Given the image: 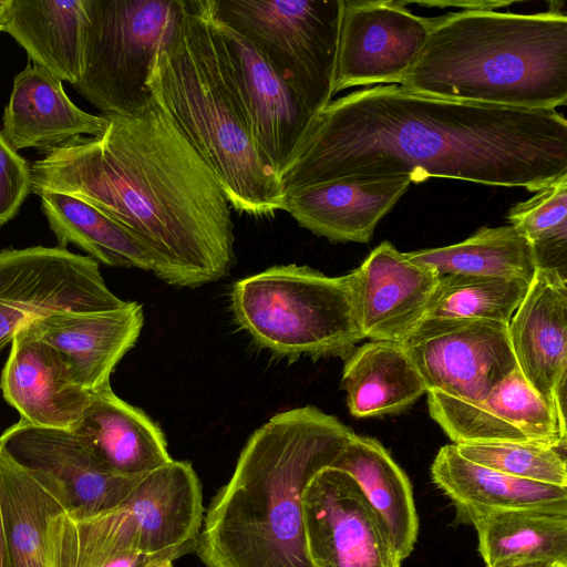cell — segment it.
Instances as JSON below:
<instances>
[{
    "instance_id": "ffe728a7",
    "label": "cell",
    "mask_w": 567,
    "mask_h": 567,
    "mask_svg": "<svg viewBox=\"0 0 567 567\" xmlns=\"http://www.w3.org/2000/svg\"><path fill=\"white\" fill-rule=\"evenodd\" d=\"M0 389L20 420L50 429L72 430L91 398L74 383L60 353L28 326L11 341Z\"/></svg>"
},
{
    "instance_id": "cb8c5ba5",
    "label": "cell",
    "mask_w": 567,
    "mask_h": 567,
    "mask_svg": "<svg viewBox=\"0 0 567 567\" xmlns=\"http://www.w3.org/2000/svg\"><path fill=\"white\" fill-rule=\"evenodd\" d=\"M456 519L475 528L485 566L501 560L567 564V504L472 511Z\"/></svg>"
},
{
    "instance_id": "ba28073f",
    "label": "cell",
    "mask_w": 567,
    "mask_h": 567,
    "mask_svg": "<svg viewBox=\"0 0 567 567\" xmlns=\"http://www.w3.org/2000/svg\"><path fill=\"white\" fill-rule=\"evenodd\" d=\"M185 0H83L82 74L75 87L105 116H134L153 102L147 78Z\"/></svg>"
},
{
    "instance_id": "d6a6232c",
    "label": "cell",
    "mask_w": 567,
    "mask_h": 567,
    "mask_svg": "<svg viewBox=\"0 0 567 567\" xmlns=\"http://www.w3.org/2000/svg\"><path fill=\"white\" fill-rule=\"evenodd\" d=\"M506 218L532 245L537 268H554L566 275L567 175L512 206Z\"/></svg>"
},
{
    "instance_id": "44dd1931",
    "label": "cell",
    "mask_w": 567,
    "mask_h": 567,
    "mask_svg": "<svg viewBox=\"0 0 567 567\" xmlns=\"http://www.w3.org/2000/svg\"><path fill=\"white\" fill-rule=\"evenodd\" d=\"M411 185L406 177L339 179L287 194L284 210L332 243H369Z\"/></svg>"
},
{
    "instance_id": "d4e9b609",
    "label": "cell",
    "mask_w": 567,
    "mask_h": 567,
    "mask_svg": "<svg viewBox=\"0 0 567 567\" xmlns=\"http://www.w3.org/2000/svg\"><path fill=\"white\" fill-rule=\"evenodd\" d=\"M344 359L341 386L355 417L401 412L427 393L404 343L371 340Z\"/></svg>"
},
{
    "instance_id": "8d00e7d4",
    "label": "cell",
    "mask_w": 567,
    "mask_h": 567,
    "mask_svg": "<svg viewBox=\"0 0 567 567\" xmlns=\"http://www.w3.org/2000/svg\"><path fill=\"white\" fill-rule=\"evenodd\" d=\"M550 565L543 560H501L485 567H550Z\"/></svg>"
},
{
    "instance_id": "8fae6325",
    "label": "cell",
    "mask_w": 567,
    "mask_h": 567,
    "mask_svg": "<svg viewBox=\"0 0 567 567\" xmlns=\"http://www.w3.org/2000/svg\"><path fill=\"white\" fill-rule=\"evenodd\" d=\"M301 507L312 567H401L388 527L344 471L327 466L317 472Z\"/></svg>"
},
{
    "instance_id": "f35d334b",
    "label": "cell",
    "mask_w": 567,
    "mask_h": 567,
    "mask_svg": "<svg viewBox=\"0 0 567 567\" xmlns=\"http://www.w3.org/2000/svg\"><path fill=\"white\" fill-rule=\"evenodd\" d=\"M12 0H0V31H4L9 21Z\"/></svg>"
},
{
    "instance_id": "7c38bea8",
    "label": "cell",
    "mask_w": 567,
    "mask_h": 567,
    "mask_svg": "<svg viewBox=\"0 0 567 567\" xmlns=\"http://www.w3.org/2000/svg\"><path fill=\"white\" fill-rule=\"evenodd\" d=\"M404 346L427 392L478 401L517 368L506 323L424 320Z\"/></svg>"
},
{
    "instance_id": "4316f807",
    "label": "cell",
    "mask_w": 567,
    "mask_h": 567,
    "mask_svg": "<svg viewBox=\"0 0 567 567\" xmlns=\"http://www.w3.org/2000/svg\"><path fill=\"white\" fill-rule=\"evenodd\" d=\"M83 0H12L8 32L30 60L76 85L82 74Z\"/></svg>"
},
{
    "instance_id": "1f68e13d",
    "label": "cell",
    "mask_w": 567,
    "mask_h": 567,
    "mask_svg": "<svg viewBox=\"0 0 567 567\" xmlns=\"http://www.w3.org/2000/svg\"><path fill=\"white\" fill-rule=\"evenodd\" d=\"M528 286L522 279L441 276L424 320H491L508 324Z\"/></svg>"
},
{
    "instance_id": "277c9868",
    "label": "cell",
    "mask_w": 567,
    "mask_h": 567,
    "mask_svg": "<svg viewBox=\"0 0 567 567\" xmlns=\"http://www.w3.org/2000/svg\"><path fill=\"white\" fill-rule=\"evenodd\" d=\"M147 87L212 169L231 207L257 217L284 210L279 177L252 136L212 0H185L169 40L155 55Z\"/></svg>"
},
{
    "instance_id": "484cf974",
    "label": "cell",
    "mask_w": 567,
    "mask_h": 567,
    "mask_svg": "<svg viewBox=\"0 0 567 567\" xmlns=\"http://www.w3.org/2000/svg\"><path fill=\"white\" fill-rule=\"evenodd\" d=\"M332 467L348 473L388 527L402 560L414 549L419 516L411 482L375 439L355 434Z\"/></svg>"
},
{
    "instance_id": "b9f144b4",
    "label": "cell",
    "mask_w": 567,
    "mask_h": 567,
    "mask_svg": "<svg viewBox=\"0 0 567 567\" xmlns=\"http://www.w3.org/2000/svg\"><path fill=\"white\" fill-rule=\"evenodd\" d=\"M162 567H174V566H173V563H172V561H168V563H166L165 565H163Z\"/></svg>"
},
{
    "instance_id": "4fadbf2b",
    "label": "cell",
    "mask_w": 567,
    "mask_h": 567,
    "mask_svg": "<svg viewBox=\"0 0 567 567\" xmlns=\"http://www.w3.org/2000/svg\"><path fill=\"white\" fill-rule=\"evenodd\" d=\"M432 25L403 1L340 0L332 96L353 86L400 85Z\"/></svg>"
},
{
    "instance_id": "f1b7e54d",
    "label": "cell",
    "mask_w": 567,
    "mask_h": 567,
    "mask_svg": "<svg viewBox=\"0 0 567 567\" xmlns=\"http://www.w3.org/2000/svg\"><path fill=\"white\" fill-rule=\"evenodd\" d=\"M66 512L58 488L0 450V512L10 567H49L47 525Z\"/></svg>"
},
{
    "instance_id": "ac0fdd59",
    "label": "cell",
    "mask_w": 567,
    "mask_h": 567,
    "mask_svg": "<svg viewBox=\"0 0 567 567\" xmlns=\"http://www.w3.org/2000/svg\"><path fill=\"white\" fill-rule=\"evenodd\" d=\"M215 20L226 44L255 142L268 165L280 177L315 115L257 48Z\"/></svg>"
},
{
    "instance_id": "3957f363",
    "label": "cell",
    "mask_w": 567,
    "mask_h": 567,
    "mask_svg": "<svg viewBox=\"0 0 567 567\" xmlns=\"http://www.w3.org/2000/svg\"><path fill=\"white\" fill-rule=\"evenodd\" d=\"M355 433L312 405L284 411L256 430L210 502L195 553L206 567H312L301 497Z\"/></svg>"
},
{
    "instance_id": "6da1fadb",
    "label": "cell",
    "mask_w": 567,
    "mask_h": 567,
    "mask_svg": "<svg viewBox=\"0 0 567 567\" xmlns=\"http://www.w3.org/2000/svg\"><path fill=\"white\" fill-rule=\"evenodd\" d=\"M567 175L556 110L451 101L377 85L317 113L279 181L284 193L339 179L452 178L537 192Z\"/></svg>"
},
{
    "instance_id": "5b68a950",
    "label": "cell",
    "mask_w": 567,
    "mask_h": 567,
    "mask_svg": "<svg viewBox=\"0 0 567 567\" xmlns=\"http://www.w3.org/2000/svg\"><path fill=\"white\" fill-rule=\"evenodd\" d=\"M400 86L414 94L498 106L567 103V16L471 9L433 20Z\"/></svg>"
},
{
    "instance_id": "8992f818",
    "label": "cell",
    "mask_w": 567,
    "mask_h": 567,
    "mask_svg": "<svg viewBox=\"0 0 567 567\" xmlns=\"http://www.w3.org/2000/svg\"><path fill=\"white\" fill-rule=\"evenodd\" d=\"M199 478L190 463L171 460L142 476L120 506L85 518L65 511L47 525L49 567H102L137 554L174 561L195 551L203 525Z\"/></svg>"
},
{
    "instance_id": "d590c367",
    "label": "cell",
    "mask_w": 567,
    "mask_h": 567,
    "mask_svg": "<svg viewBox=\"0 0 567 567\" xmlns=\"http://www.w3.org/2000/svg\"><path fill=\"white\" fill-rule=\"evenodd\" d=\"M145 556L137 554L121 555L104 564L102 567H136Z\"/></svg>"
},
{
    "instance_id": "5bb4252c",
    "label": "cell",
    "mask_w": 567,
    "mask_h": 567,
    "mask_svg": "<svg viewBox=\"0 0 567 567\" xmlns=\"http://www.w3.org/2000/svg\"><path fill=\"white\" fill-rule=\"evenodd\" d=\"M0 450L23 468L55 486L66 514L85 518L124 503L142 476L102 466L71 430L31 425L22 420L0 435Z\"/></svg>"
},
{
    "instance_id": "e0dca14e",
    "label": "cell",
    "mask_w": 567,
    "mask_h": 567,
    "mask_svg": "<svg viewBox=\"0 0 567 567\" xmlns=\"http://www.w3.org/2000/svg\"><path fill=\"white\" fill-rule=\"evenodd\" d=\"M350 274L363 339L399 343L423 322L440 280L390 241L377 246Z\"/></svg>"
},
{
    "instance_id": "836d02e7",
    "label": "cell",
    "mask_w": 567,
    "mask_h": 567,
    "mask_svg": "<svg viewBox=\"0 0 567 567\" xmlns=\"http://www.w3.org/2000/svg\"><path fill=\"white\" fill-rule=\"evenodd\" d=\"M455 446L464 458L505 475L567 487L566 450L533 443L509 442Z\"/></svg>"
},
{
    "instance_id": "9a60e30c",
    "label": "cell",
    "mask_w": 567,
    "mask_h": 567,
    "mask_svg": "<svg viewBox=\"0 0 567 567\" xmlns=\"http://www.w3.org/2000/svg\"><path fill=\"white\" fill-rule=\"evenodd\" d=\"M431 417L453 444L533 443L566 450V422L518 368L478 401L427 392Z\"/></svg>"
},
{
    "instance_id": "7402d4cb",
    "label": "cell",
    "mask_w": 567,
    "mask_h": 567,
    "mask_svg": "<svg viewBox=\"0 0 567 567\" xmlns=\"http://www.w3.org/2000/svg\"><path fill=\"white\" fill-rule=\"evenodd\" d=\"M71 431L102 466L115 474L142 476L172 460L158 425L115 395L111 386L91 392Z\"/></svg>"
},
{
    "instance_id": "60d3db41",
    "label": "cell",
    "mask_w": 567,
    "mask_h": 567,
    "mask_svg": "<svg viewBox=\"0 0 567 567\" xmlns=\"http://www.w3.org/2000/svg\"><path fill=\"white\" fill-rule=\"evenodd\" d=\"M550 567H567V564L565 563H554L550 565Z\"/></svg>"
},
{
    "instance_id": "2e32d148",
    "label": "cell",
    "mask_w": 567,
    "mask_h": 567,
    "mask_svg": "<svg viewBox=\"0 0 567 567\" xmlns=\"http://www.w3.org/2000/svg\"><path fill=\"white\" fill-rule=\"evenodd\" d=\"M507 328L517 368L566 422V275L554 268H537Z\"/></svg>"
},
{
    "instance_id": "74e56055",
    "label": "cell",
    "mask_w": 567,
    "mask_h": 567,
    "mask_svg": "<svg viewBox=\"0 0 567 567\" xmlns=\"http://www.w3.org/2000/svg\"><path fill=\"white\" fill-rule=\"evenodd\" d=\"M0 567H10L9 553L0 512Z\"/></svg>"
},
{
    "instance_id": "7a4b0ae2",
    "label": "cell",
    "mask_w": 567,
    "mask_h": 567,
    "mask_svg": "<svg viewBox=\"0 0 567 567\" xmlns=\"http://www.w3.org/2000/svg\"><path fill=\"white\" fill-rule=\"evenodd\" d=\"M97 136L48 150L31 192L79 197L120 224L168 285L195 288L235 262L230 204L212 169L154 101L134 116H107Z\"/></svg>"
},
{
    "instance_id": "d6986e66",
    "label": "cell",
    "mask_w": 567,
    "mask_h": 567,
    "mask_svg": "<svg viewBox=\"0 0 567 567\" xmlns=\"http://www.w3.org/2000/svg\"><path fill=\"white\" fill-rule=\"evenodd\" d=\"M143 323L142 305L126 301L105 311L52 313L28 327L60 353L76 385L95 392L111 386L114 368L136 343Z\"/></svg>"
},
{
    "instance_id": "ab89813d",
    "label": "cell",
    "mask_w": 567,
    "mask_h": 567,
    "mask_svg": "<svg viewBox=\"0 0 567 567\" xmlns=\"http://www.w3.org/2000/svg\"><path fill=\"white\" fill-rule=\"evenodd\" d=\"M168 561L155 557L145 556L144 559L136 567H162Z\"/></svg>"
},
{
    "instance_id": "52a82bcc",
    "label": "cell",
    "mask_w": 567,
    "mask_h": 567,
    "mask_svg": "<svg viewBox=\"0 0 567 567\" xmlns=\"http://www.w3.org/2000/svg\"><path fill=\"white\" fill-rule=\"evenodd\" d=\"M230 300L238 324L279 357L344 358L363 339L350 272L274 266L237 281Z\"/></svg>"
},
{
    "instance_id": "9c48e42d",
    "label": "cell",
    "mask_w": 567,
    "mask_h": 567,
    "mask_svg": "<svg viewBox=\"0 0 567 567\" xmlns=\"http://www.w3.org/2000/svg\"><path fill=\"white\" fill-rule=\"evenodd\" d=\"M212 9L261 52L312 115L332 101L340 0H212Z\"/></svg>"
},
{
    "instance_id": "83f0119b",
    "label": "cell",
    "mask_w": 567,
    "mask_h": 567,
    "mask_svg": "<svg viewBox=\"0 0 567 567\" xmlns=\"http://www.w3.org/2000/svg\"><path fill=\"white\" fill-rule=\"evenodd\" d=\"M431 478L452 502L456 517L481 509L567 504V487L512 477L464 458L454 444L434 457Z\"/></svg>"
},
{
    "instance_id": "f546056e",
    "label": "cell",
    "mask_w": 567,
    "mask_h": 567,
    "mask_svg": "<svg viewBox=\"0 0 567 567\" xmlns=\"http://www.w3.org/2000/svg\"><path fill=\"white\" fill-rule=\"evenodd\" d=\"M38 195L61 247L72 244L107 266L154 271L147 251L120 224L90 203L58 192Z\"/></svg>"
},
{
    "instance_id": "30bf717a",
    "label": "cell",
    "mask_w": 567,
    "mask_h": 567,
    "mask_svg": "<svg viewBox=\"0 0 567 567\" xmlns=\"http://www.w3.org/2000/svg\"><path fill=\"white\" fill-rule=\"evenodd\" d=\"M125 302L107 288L90 256L61 246L0 251V352L41 317L112 310Z\"/></svg>"
},
{
    "instance_id": "603a6c76",
    "label": "cell",
    "mask_w": 567,
    "mask_h": 567,
    "mask_svg": "<svg viewBox=\"0 0 567 567\" xmlns=\"http://www.w3.org/2000/svg\"><path fill=\"white\" fill-rule=\"evenodd\" d=\"M2 122L3 136L18 151L50 150L82 134L97 136L109 118L81 110L66 95L61 80L39 65L28 64L14 78Z\"/></svg>"
},
{
    "instance_id": "4dcf8cb0",
    "label": "cell",
    "mask_w": 567,
    "mask_h": 567,
    "mask_svg": "<svg viewBox=\"0 0 567 567\" xmlns=\"http://www.w3.org/2000/svg\"><path fill=\"white\" fill-rule=\"evenodd\" d=\"M440 277L465 275L522 279L530 284L537 262L534 249L514 225L482 227L465 240L405 252Z\"/></svg>"
},
{
    "instance_id": "e575fe53",
    "label": "cell",
    "mask_w": 567,
    "mask_h": 567,
    "mask_svg": "<svg viewBox=\"0 0 567 567\" xmlns=\"http://www.w3.org/2000/svg\"><path fill=\"white\" fill-rule=\"evenodd\" d=\"M31 193V168L0 131V226L11 220Z\"/></svg>"
}]
</instances>
